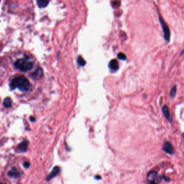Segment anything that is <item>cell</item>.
Returning a JSON list of instances; mask_svg holds the SVG:
<instances>
[{
	"label": "cell",
	"instance_id": "obj_16",
	"mask_svg": "<svg viewBox=\"0 0 184 184\" xmlns=\"http://www.w3.org/2000/svg\"><path fill=\"white\" fill-rule=\"evenodd\" d=\"M23 166L24 168H29L30 166V163H28V162H24V163L23 164Z\"/></svg>",
	"mask_w": 184,
	"mask_h": 184
},
{
	"label": "cell",
	"instance_id": "obj_13",
	"mask_svg": "<svg viewBox=\"0 0 184 184\" xmlns=\"http://www.w3.org/2000/svg\"><path fill=\"white\" fill-rule=\"evenodd\" d=\"M77 62L80 66H83L85 65L86 62L85 61L84 58L81 57V56H79L77 58Z\"/></svg>",
	"mask_w": 184,
	"mask_h": 184
},
{
	"label": "cell",
	"instance_id": "obj_19",
	"mask_svg": "<svg viewBox=\"0 0 184 184\" xmlns=\"http://www.w3.org/2000/svg\"><path fill=\"white\" fill-rule=\"evenodd\" d=\"M100 175H97V176H96L95 178L96 179L99 180L100 178Z\"/></svg>",
	"mask_w": 184,
	"mask_h": 184
},
{
	"label": "cell",
	"instance_id": "obj_2",
	"mask_svg": "<svg viewBox=\"0 0 184 184\" xmlns=\"http://www.w3.org/2000/svg\"><path fill=\"white\" fill-rule=\"evenodd\" d=\"M14 66L18 70L25 73L30 70L33 68L34 64L28 58H21L14 62Z\"/></svg>",
	"mask_w": 184,
	"mask_h": 184
},
{
	"label": "cell",
	"instance_id": "obj_1",
	"mask_svg": "<svg viewBox=\"0 0 184 184\" xmlns=\"http://www.w3.org/2000/svg\"><path fill=\"white\" fill-rule=\"evenodd\" d=\"M9 86L11 90L18 88L22 92H26L29 89L30 83L27 78L23 76H20L12 80Z\"/></svg>",
	"mask_w": 184,
	"mask_h": 184
},
{
	"label": "cell",
	"instance_id": "obj_4",
	"mask_svg": "<svg viewBox=\"0 0 184 184\" xmlns=\"http://www.w3.org/2000/svg\"><path fill=\"white\" fill-rule=\"evenodd\" d=\"M160 21L162 28L163 29L165 39L166 41H168L170 40V32L169 30V28L167 27V25H166V23L164 22L163 18H160Z\"/></svg>",
	"mask_w": 184,
	"mask_h": 184
},
{
	"label": "cell",
	"instance_id": "obj_10",
	"mask_svg": "<svg viewBox=\"0 0 184 184\" xmlns=\"http://www.w3.org/2000/svg\"><path fill=\"white\" fill-rule=\"evenodd\" d=\"M3 106L6 108H9L10 107H12V102L11 99L9 97L5 98L3 100Z\"/></svg>",
	"mask_w": 184,
	"mask_h": 184
},
{
	"label": "cell",
	"instance_id": "obj_8",
	"mask_svg": "<svg viewBox=\"0 0 184 184\" xmlns=\"http://www.w3.org/2000/svg\"><path fill=\"white\" fill-rule=\"evenodd\" d=\"M109 67L112 70H117L119 69V64L118 62L116 59H112L109 64Z\"/></svg>",
	"mask_w": 184,
	"mask_h": 184
},
{
	"label": "cell",
	"instance_id": "obj_15",
	"mask_svg": "<svg viewBox=\"0 0 184 184\" xmlns=\"http://www.w3.org/2000/svg\"><path fill=\"white\" fill-rule=\"evenodd\" d=\"M176 93V86H175L173 88L171 91L170 95L172 97H175Z\"/></svg>",
	"mask_w": 184,
	"mask_h": 184
},
{
	"label": "cell",
	"instance_id": "obj_18",
	"mask_svg": "<svg viewBox=\"0 0 184 184\" xmlns=\"http://www.w3.org/2000/svg\"><path fill=\"white\" fill-rule=\"evenodd\" d=\"M30 120L33 122H34V121H35V118H34L33 117H31L30 118Z\"/></svg>",
	"mask_w": 184,
	"mask_h": 184
},
{
	"label": "cell",
	"instance_id": "obj_9",
	"mask_svg": "<svg viewBox=\"0 0 184 184\" xmlns=\"http://www.w3.org/2000/svg\"><path fill=\"white\" fill-rule=\"evenodd\" d=\"M8 175L10 177L16 178L20 176V173L18 172L16 170L15 168L12 169V170L10 171L8 173Z\"/></svg>",
	"mask_w": 184,
	"mask_h": 184
},
{
	"label": "cell",
	"instance_id": "obj_5",
	"mask_svg": "<svg viewBox=\"0 0 184 184\" xmlns=\"http://www.w3.org/2000/svg\"><path fill=\"white\" fill-rule=\"evenodd\" d=\"M60 172H61V168L59 166H55L52 169V171L47 175V177L46 178V180L47 181H49L50 180L52 179V178L57 176V175H58Z\"/></svg>",
	"mask_w": 184,
	"mask_h": 184
},
{
	"label": "cell",
	"instance_id": "obj_3",
	"mask_svg": "<svg viewBox=\"0 0 184 184\" xmlns=\"http://www.w3.org/2000/svg\"><path fill=\"white\" fill-rule=\"evenodd\" d=\"M161 179V177L156 172L152 171L148 174V184H159Z\"/></svg>",
	"mask_w": 184,
	"mask_h": 184
},
{
	"label": "cell",
	"instance_id": "obj_6",
	"mask_svg": "<svg viewBox=\"0 0 184 184\" xmlns=\"http://www.w3.org/2000/svg\"><path fill=\"white\" fill-rule=\"evenodd\" d=\"M29 142L27 141H24L18 145L17 150L20 152H25L27 150Z\"/></svg>",
	"mask_w": 184,
	"mask_h": 184
},
{
	"label": "cell",
	"instance_id": "obj_7",
	"mask_svg": "<svg viewBox=\"0 0 184 184\" xmlns=\"http://www.w3.org/2000/svg\"><path fill=\"white\" fill-rule=\"evenodd\" d=\"M163 148L166 152L168 154L172 155L173 153H174V149H173V146L171 144L168 142H166L164 144Z\"/></svg>",
	"mask_w": 184,
	"mask_h": 184
},
{
	"label": "cell",
	"instance_id": "obj_11",
	"mask_svg": "<svg viewBox=\"0 0 184 184\" xmlns=\"http://www.w3.org/2000/svg\"><path fill=\"white\" fill-rule=\"evenodd\" d=\"M49 2V1H41V0L37 1V3L38 6L41 8L47 7Z\"/></svg>",
	"mask_w": 184,
	"mask_h": 184
},
{
	"label": "cell",
	"instance_id": "obj_17",
	"mask_svg": "<svg viewBox=\"0 0 184 184\" xmlns=\"http://www.w3.org/2000/svg\"><path fill=\"white\" fill-rule=\"evenodd\" d=\"M119 4H120V2H113V6H114L115 7H118L119 6Z\"/></svg>",
	"mask_w": 184,
	"mask_h": 184
},
{
	"label": "cell",
	"instance_id": "obj_12",
	"mask_svg": "<svg viewBox=\"0 0 184 184\" xmlns=\"http://www.w3.org/2000/svg\"><path fill=\"white\" fill-rule=\"evenodd\" d=\"M162 111L163 112V114L165 116V117L166 118H170V113H169V110H168V107L167 106H164L163 109H162Z\"/></svg>",
	"mask_w": 184,
	"mask_h": 184
},
{
	"label": "cell",
	"instance_id": "obj_14",
	"mask_svg": "<svg viewBox=\"0 0 184 184\" xmlns=\"http://www.w3.org/2000/svg\"><path fill=\"white\" fill-rule=\"evenodd\" d=\"M117 57H118L119 59H121V60H123V61L125 60L126 58V55L122 53V52H119V54H118Z\"/></svg>",
	"mask_w": 184,
	"mask_h": 184
},
{
	"label": "cell",
	"instance_id": "obj_20",
	"mask_svg": "<svg viewBox=\"0 0 184 184\" xmlns=\"http://www.w3.org/2000/svg\"></svg>",
	"mask_w": 184,
	"mask_h": 184
}]
</instances>
